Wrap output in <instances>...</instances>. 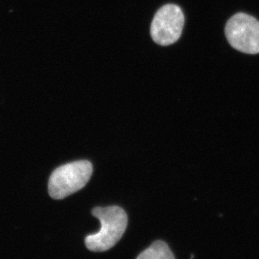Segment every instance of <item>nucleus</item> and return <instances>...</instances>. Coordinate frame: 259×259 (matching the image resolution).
I'll return each mask as SVG.
<instances>
[{
    "label": "nucleus",
    "mask_w": 259,
    "mask_h": 259,
    "mask_svg": "<svg viewBox=\"0 0 259 259\" xmlns=\"http://www.w3.org/2000/svg\"><path fill=\"white\" fill-rule=\"evenodd\" d=\"M92 214L100 220L101 228L97 233L85 238V245L93 252L110 250L125 233L127 227V214L119 206L96 207L93 209Z\"/></svg>",
    "instance_id": "1"
},
{
    "label": "nucleus",
    "mask_w": 259,
    "mask_h": 259,
    "mask_svg": "<svg viewBox=\"0 0 259 259\" xmlns=\"http://www.w3.org/2000/svg\"><path fill=\"white\" fill-rule=\"evenodd\" d=\"M92 174L93 165L89 161H77L63 165L51 175L48 192L53 199H64L84 187Z\"/></svg>",
    "instance_id": "2"
},
{
    "label": "nucleus",
    "mask_w": 259,
    "mask_h": 259,
    "mask_svg": "<svg viewBox=\"0 0 259 259\" xmlns=\"http://www.w3.org/2000/svg\"><path fill=\"white\" fill-rule=\"evenodd\" d=\"M225 33L232 48L247 54L259 53V21L251 15L238 13L226 25Z\"/></svg>",
    "instance_id": "3"
},
{
    "label": "nucleus",
    "mask_w": 259,
    "mask_h": 259,
    "mask_svg": "<svg viewBox=\"0 0 259 259\" xmlns=\"http://www.w3.org/2000/svg\"><path fill=\"white\" fill-rule=\"evenodd\" d=\"M184 25L185 15L182 10L172 4L164 5L160 8L152 20V40L160 46L174 44L182 35Z\"/></svg>",
    "instance_id": "4"
},
{
    "label": "nucleus",
    "mask_w": 259,
    "mask_h": 259,
    "mask_svg": "<svg viewBox=\"0 0 259 259\" xmlns=\"http://www.w3.org/2000/svg\"><path fill=\"white\" fill-rule=\"evenodd\" d=\"M137 259H175L167 243L157 241L145 250Z\"/></svg>",
    "instance_id": "5"
}]
</instances>
